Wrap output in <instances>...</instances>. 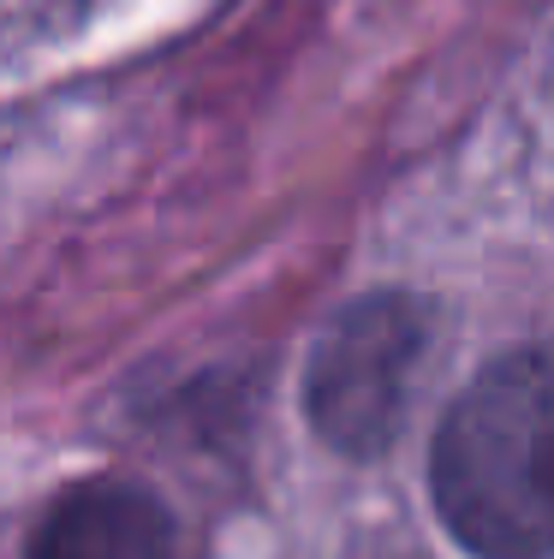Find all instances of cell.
I'll use <instances>...</instances> for the list:
<instances>
[{"label":"cell","mask_w":554,"mask_h":559,"mask_svg":"<svg viewBox=\"0 0 554 559\" xmlns=\"http://www.w3.org/2000/svg\"><path fill=\"white\" fill-rule=\"evenodd\" d=\"M549 423L554 376L543 345L483 364L447 405L429 447V495L459 548L478 559H549Z\"/></svg>","instance_id":"6da1fadb"},{"label":"cell","mask_w":554,"mask_h":559,"mask_svg":"<svg viewBox=\"0 0 554 559\" xmlns=\"http://www.w3.org/2000/svg\"><path fill=\"white\" fill-rule=\"evenodd\" d=\"M435 316L412 292H369L328 316L305 364V417L340 459H376L412 417Z\"/></svg>","instance_id":"7a4b0ae2"},{"label":"cell","mask_w":554,"mask_h":559,"mask_svg":"<svg viewBox=\"0 0 554 559\" xmlns=\"http://www.w3.org/2000/svg\"><path fill=\"white\" fill-rule=\"evenodd\" d=\"M174 512L131 476H90L48 500L24 559H174Z\"/></svg>","instance_id":"3957f363"}]
</instances>
